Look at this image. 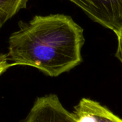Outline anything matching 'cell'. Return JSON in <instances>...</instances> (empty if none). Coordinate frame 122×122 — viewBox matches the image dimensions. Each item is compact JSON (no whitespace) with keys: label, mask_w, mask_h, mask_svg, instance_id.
<instances>
[{"label":"cell","mask_w":122,"mask_h":122,"mask_svg":"<svg viewBox=\"0 0 122 122\" xmlns=\"http://www.w3.org/2000/svg\"><path fill=\"white\" fill-rule=\"evenodd\" d=\"M19 27L9 37L6 54L14 65L33 66L56 77L81 62L84 29L71 16H35Z\"/></svg>","instance_id":"6da1fadb"},{"label":"cell","mask_w":122,"mask_h":122,"mask_svg":"<svg viewBox=\"0 0 122 122\" xmlns=\"http://www.w3.org/2000/svg\"><path fill=\"white\" fill-rule=\"evenodd\" d=\"M92 20L117 34L122 28V0H68Z\"/></svg>","instance_id":"7a4b0ae2"},{"label":"cell","mask_w":122,"mask_h":122,"mask_svg":"<svg viewBox=\"0 0 122 122\" xmlns=\"http://www.w3.org/2000/svg\"><path fill=\"white\" fill-rule=\"evenodd\" d=\"M74 113L66 109L58 97L49 94L38 98L23 122H76Z\"/></svg>","instance_id":"3957f363"},{"label":"cell","mask_w":122,"mask_h":122,"mask_svg":"<svg viewBox=\"0 0 122 122\" xmlns=\"http://www.w3.org/2000/svg\"><path fill=\"white\" fill-rule=\"evenodd\" d=\"M76 113H86L92 116L96 122H122V119L99 102L83 98L75 107Z\"/></svg>","instance_id":"277c9868"},{"label":"cell","mask_w":122,"mask_h":122,"mask_svg":"<svg viewBox=\"0 0 122 122\" xmlns=\"http://www.w3.org/2000/svg\"><path fill=\"white\" fill-rule=\"evenodd\" d=\"M29 0H0V29L22 9Z\"/></svg>","instance_id":"5b68a950"},{"label":"cell","mask_w":122,"mask_h":122,"mask_svg":"<svg viewBox=\"0 0 122 122\" xmlns=\"http://www.w3.org/2000/svg\"><path fill=\"white\" fill-rule=\"evenodd\" d=\"M9 59L7 55L0 54V76L5 72L10 66H13V64H10L8 62Z\"/></svg>","instance_id":"8992f818"},{"label":"cell","mask_w":122,"mask_h":122,"mask_svg":"<svg viewBox=\"0 0 122 122\" xmlns=\"http://www.w3.org/2000/svg\"><path fill=\"white\" fill-rule=\"evenodd\" d=\"M116 35L118 39V47L116 53V56L119 59L122 64V28L117 34H116Z\"/></svg>","instance_id":"52a82bcc"}]
</instances>
